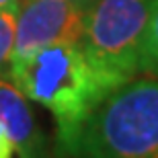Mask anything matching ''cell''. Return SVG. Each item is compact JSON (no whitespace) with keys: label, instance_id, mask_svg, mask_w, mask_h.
I'll return each instance as SVG.
<instances>
[{"label":"cell","instance_id":"cell-8","mask_svg":"<svg viewBox=\"0 0 158 158\" xmlns=\"http://www.w3.org/2000/svg\"><path fill=\"white\" fill-rule=\"evenodd\" d=\"M15 156V148H12V142L6 134L4 125L0 123V158H12Z\"/></svg>","mask_w":158,"mask_h":158},{"label":"cell","instance_id":"cell-4","mask_svg":"<svg viewBox=\"0 0 158 158\" xmlns=\"http://www.w3.org/2000/svg\"><path fill=\"white\" fill-rule=\"evenodd\" d=\"M88 4L72 0H21L15 33V56L53 43H82Z\"/></svg>","mask_w":158,"mask_h":158},{"label":"cell","instance_id":"cell-3","mask_svg":"<svg viewBox=\"0 0 158 158\" xmlns=\"http://www.w3.org/2000/svg\"><path fill=\"white\" fill-rule=\"evenodd\" d=\"M152 0H93L82 47L90 64L115 88L135 78L142 35Z\"/></svg>","mask_w":158,"mask_h":158},{"label":"cell","instance_id":"cell-6","mask_svg":"<svg viewBox=\"0 0 158 158\" xmlns=\"http://www.w3.org/2000/svg\"><path fill=\"white\" fill-rule=\"evenodd\" d=\"M138 72L144 76L158 78V0H152L150 17L142 35L138 53Z\"/></svg>","mask_w":158,"mask_h":158},{"label":"cell","instance_id":"cell-7","mask_svg":"<svg viewBox=\"0 0 158 158\" xmlns=\"http://www.w3.org/2000/svg\"><path fill=\"white\" fill-rule=\"evenodd\" d=\"M19 2H12L4 8H0V76H6V70H8V64L12 58V49H15Z\"/></svg>","mask_w":158,"mask_h":158},{"label":"cell","instance_id":"cell-5","mask_svg":"<svg viewBox=\"0 0 158 158\" xmlns=\"http://www.w3.org/2000/svg\"><path fill=\"white\" fill-rule=\"evenodd\" d=\"M0 123L19 158H52V148L35 119L29 99L4 76H0Z\"/></svg>","mask_w":158,"mask_h":158},{"label":"cell","instance_id":"cell-1","mask_svg":"<svg viewBox=\"0 0 158 158\" xmlns=\"http://www.w3.org/2000/svg\"><path fill=\"white\" fill-rule=\"evenodd\" d=\"M6 76L29 101L52 113L64 154L70 152L88 115L115 90L90 64L82 43H53L15 56Z\"/></svg>","mask_w":158,"mask_h":158},{"label":"cell","instance_id":"cell-2","mask_svg":"<svg viewBox=\"0 0 158 158\" xmlns=\"http://www.w3.org/2000/svg\"><path fill=\"white\" fill-rule=\"evenodd\" d=\"M72 158H158V78H131L80 127Z\"/></svg>","mask_w":158,"mask_h":158},{"label":"cell","instance_id":"cell-9","mask_svg":"<svg viewBox=\"0 0 158 158\" xmlns=\"http://www.w3.org/2000/svg\"><path fill=\"white\" fill-rule=\"evenodd\" d=\"M12 2H19V0H0V8H4V6L12 4Z\"/></svg>","mask_w":158,"mask_h":158},{"label":"cell","instance_id":"cell-10","mask_svg":"<svg viewBox=\"0 0 158 158\" xmlns=\"http://www.w3.org/2000/svg\"><path fill=\"white\" fill-rule=\"evenodd\" d=\"M72 2H84V4H90L93 0H72Z\"/></svg>","mask_w":158,"mask_h":158}]
</instances>
